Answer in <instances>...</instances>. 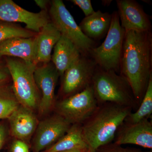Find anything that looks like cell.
I'll list each match as a JSON object with an SVG mask.
<instances>
[{
	"label": "cell",
	"mask_w": 152,
	"mask_h": 152,
	"mask_svg": "<svg viewBox=\"0 0 152 152\" xmlns=\"http://www.w3.org/2000/svg\"><path fill=\"white\" fill-rule=\"evenodd\" d=\"M151 31H125L120 74L127 80L140 106L152 74Z\"/></svg>",
	"instance_id": "6da1fadb"
},
{
	"label": "cell",
	"mask_w": 152,
	"mask_h": 152,
	"mask_svg": "<svg viewBox=\"0 0 152 152\" xmlns=\"http://www.w3.org/2000/svg\"><path fill=\"white\" fill-rule=\"evenodd\" d=\"M133 109L111 103L99 105L82 124V133L90 152L111 143Z\"/></svg>",
	"instance_id": "7a4b0ae2"
},
{
	"label": "cell",
	"mask_w": 152,
	"mask_h": 152,
	"mask_svg": "<svg viewBox=\"0 0 152 152\" xmlns=\"http://www.w3.org/2000/svg\"><path fill=\"white\" fill-rule=\"evenodd\" d=\"M91 85L99 105L111 103L133 110L139 107L130 85L120 74L97 66Z\"/></svg>",
	"instance_id": "3957f363"
},
{
	"label": "cell",
	"mask_w": 152,
	"mask_h": 152,
	"mask_svg": "<svg viewBox=\"0 0 152 152\" xmlns=\"http://www.w3.org/2000/svg\"><path fill=\"white\" fill-rule=\"evenodd\" d=\"M6 61L12 80V89L19 103L32 110L36 109L40 102L39 90L34 77L37 65L12 57H7Z\"/></svg>",
	"instance_id": "277c9868"
},
{
	"label": "cell",
	"mask_w": 152,
	"mask_h": 152,
	"mask_svg": "<svg viewBox=\"0 0 152 152\" xmlns=\"http://www.w3.org/2000/svg\"><path fill=\"white\" fill-rule=\"evenodd\" d=\"M125 33V30L120 24L118 12H114L105 39L99 46L91 49L88 56L101 69L120 74Z\"/></svg>",
	"instance_id": "5b68a950"
},
{
	"label": "cell",
	"mask_w": 152,
	"mask_h": 152,
	"mask_svg": "<svg viewBox=\"0 0 152 152\" xmlns=\"http://www.w3.org/2000/svg\"><path fill=\"white\" fill-rule=\"evenodd\" d=\"M49 15L50 22L61 35L70 40L81 55L88 56L90 50L95 47V41L83 33L62 1H52Z\"/></svg>",
	"instance_id": "8992f818"
},
{
	"label": "cell",
	"mask_w": 152,
	"mask_h": 152,
	"mask_svg": "<svg viewBox=\"0 0 152 152\" xmlns=\"http://www.w3.org/2000/svg\"><path fill=\"white\" fill-rule=\"evenodd\" d=\"M99 105L91 85L80 92L64 98L56 104V108L57 114L71 124H82Z\"/></svg>",
	"instance_id": "52a82bcc"
},
{
	"label": "cell",
	"mask_w": 152,
	"mask_h": 152,
	"mask_svg": "<svg viewBox=\"0 0 152 152\" xmlns=\"http://www.w3.org/2000/svg\"><path fill=\"white\" fill-rule=\"evenodd\" d=\"M97 65L88 56L81 55L63 75L62 93L64 98L82 91L92 84Z\"/></svg>",
	"instance_id": "ba28073f"
},
{
	"label": "cell",
	"mask_w": 152,
	"mask_h": 152,
	"mask_svg": "<svg viewBox=\"0 0 152 152\" xmlns=\"http://www.w3.org/2000/svg\"><path fill=\"white\" fill-rule=\"evenodd\" d=\"M0 21L23 23L26 29L39 33L50 20L46 11L32 12L21 7L12 0H0Z\"/></svg>",
	"instance_id": "9c48e42d"
},
{
	"label": "cell",
	"mask_w": 152,
	"mask_h": 152,
	"mask_svg": "<svg viewBox=\"0 0 152 152\" xmlns=\"http://www.w3.org/2000/svg\"><path fill=\"white\" fill-rule=\"evenodd\" d=\"M60 75L53 64L48 63L40 66H37L34 77L42 97L38 108L41 115L48 113L54 105L55 91Z\"/></svg>",
	"instance_id": "30bf717a"
},
{
	"label": "cell",
	"mask_w": 152,
	"mask_h": 152,
	"mask_svg": "<svg viewBox=\"0 0 152 152\" xmlns=\"http://www.w3.org/2000/svg\"><path fill=\"white\" fill-rule=\"evenodd\" d=\"M72 124L57 114L42 121L36 129L33 145L34 152H40L55 144L69 130Z\"/></svg>",
	"instance_id": "8fae6325"
},
{
	"label": "cell",
	"mask_w": 152,
	"mask_h": 152,
	"mask_svg": "<svg viewBox=\"0 0 152 152\" xmlns=\"http://www.w3.org/2000/svg\"><path fill=\"white\" fill-rule=\"evenodd\" d=\"M115 144L137 145L146 148H152V123L145 118L134 124L124 122L115 138Z\"/></svg>",
	"instance_id": "7c38bea8"
},
{
	"label": "cell",
	"mask_w": 152,
	"mask_h": 152,
	"mask_svg": "<svg viewBox=\"0 0 152 152\" xmlns=\"http://www.w3.org/2000/svg\"><path fill=\"white\" fill-rule=\"evenodd\" d=\"M116 2L121 26L125 31H151V21L138 3L133 0H118Z\"/></svg>",
	"instance_id": "4fadbf2b"
},
{
	"label": "cell",
	"mask_w": 152,
	"mask_h": 152,
	"mask_svg": "<svg viewBox=\"0 0 152 152\" xmlns=\"http://www.w3.org/2000/svg\"><path fill=\"white\" fill-rule=\"evenodd\" d=\"M36 47V36L10 38L0 42V57L6 56L34 63Z\"/></svg>",
	"instance_id": "5bb4252c"
},
{
	"label": "cell",
	"mask_w": 152,
	"mask_h": 152,
	"mask_svg": "<svg viewBox=\"0 0 152 152\" xmlns=\"http://www.w3.org/2000/svg\"><path fill=\"white\" fill-rule=\"evenodd\" d=\"M61 34L54 25L50 22L41 29L36 36V47L34 64H43L50 63L51 60L52 52Z\"/></svg>",
	"instance_id": "9a60e30c"
},
{
	"label": "cell",
	"mask_w": 152,
	"mask_h": 152,
	"mask_svg": "<svg viewBox=\"0 0 152 152\" xmlns=\"http://www.w3.org/2000/svg\"><path fill=\"white\" fill-rule=\"evenodd\" d=\"M11 132L20 140L28 139L37 126V121L31 109L21 105L8 118Z\"/></svg>",
	"instance_id": "2e32d148"
},
{
	"label": "cell",
	"mask_w": 152,
	"mask_h": 152,
	"mask_svg": "<svg viewBox=\"0 0 152 152\" xmlns=\"http://www.w3.org/2000/svg\"><path fill=\"white\" fill-rule=\"evenodd\" d=\"M81 55L78 49L70 40L61 36L54 48L51 61L60 76H63L67 69Z\"/></svg>",
	"instance_id": "e0dca14e"
},
{
	"label": "cell",
	"mask_w": 152,
	"mask_h": 152,
	"mask_svg": "<svg viewBox=\"0 0 152 152\" xmlns=\"http://www.w3.org/2000/svg\"><path fill=\"white\" fill-rule=\"evenodd\" d=\"M111 19L112 15L99 10L86 17L79 26L88 38L92 40L99 39L107 33Z\"/></svg>",
	"instance_id": "ac0fdd59"
},
{
	"label": "cell",
	"mask_w": 152,
	"mask_h": 152,
	"mask_svg": "<svg viewBox=\"0 0 152 152\" xmlns=\"http://www.w3.org/2000/svg\"><path fill=\"white\" fill-rule=\"evenodd\" d=\"M75 149H88L83 137L80 124L72 125L65 134L45 152H60Z\"/></svg>",
	"instance_id": "d6986e66"
},
{
	"label": "cell",
	"mask_w": 152,
	"mask_h": 152,
	"mask_svg": "<svg viewBox=\"0 0 152 152\" xmlns=\"http://www.w3.org/2000/svg\"><path fill=\"white\" fill-rule=\"evenodd\" d=\"M152 113V75L143 98L136 112H132L124 121L125 122L134 124L145 118H149Z\"/></svg>",
	"instance_id": "ffe728a7"
},
{
	"label": "cell",
	"mask_w": 152,
	"mask_h": 152,
	"mask_svg": "<svg viewBox=\"0 0 152 152\" xmlns=\"http://www.w3.org/2000/svg\"><path fill=\"white\" fill-rule=\"evenodd\" d=\"M0 83V119L8 118L19 107V102L12 88Z\"/></svg>",
	"instance_id": "44dd1931"
},
{
	"label": "cell",
	"mask_w": 152,
	"mask_h": 152,
	"mask_svg": "<svg viewBox=\"0 0 152 152\" xmlns=\"http://www.w3.org/2000/svg\"><path fill=\"white\" fill-rule=\"evenodd\" d=\"M36 35V33L13 23L0 21V42L12 38H28Z\"/></svg>",
	"instance_id": "7402d4cb"
},
{
	"label": "cell",
	"mask_w": 152,
	"mask_h": 152,
	"mask_svg": "<svg viewBox=\"0 0 152 152\" xmlns=\"http://www.w3.org/2000/svg\"><path fill=\"white\" fill-rule=\"evenodd\" d=\"M141 151L135 149L124 148L121 145L114 143L107 144L98 148L95 152H141Z\"/></svg>",
	"instance_id": "603a6c76"
},
{
	"label": "cell",
	"mask_w": 152,
	"mask_h": 152,
	"mask_svg": "<svg viewBox=\"0 0 152 152\" xmlns=\"http://www.w3.org/2000/svg\"><path fill=\"white\" fill-rule=\"evenodd\" d=\"M71 1L81 9L86 17L92 15L95 12L91 0H72Z\"/></svg>",
	"instance_id": "cb8c5ba5"
},
{
	"label": "cell",
	"mask_w": 152,
	"mask_h": 152,
	"mask_svg": "<svg viewBox=\"0 0 152 152\" xmlns=\"http://www.w3.org/2000/svg\"><path fill=\"white\" fill-rule=\"evenodd\" d=\"M12 152H29L27 144L21 140H17L12 147Z\"/></svg>",
	"instance_id": "d4e9b609"
},
{
	"label": "cell",
	"mask_w": 152,
	"mask_h": 152,
	"mask_svg": "<svg viewBox=\"0 0 152 152\" xmlns=\"http://www.w3.org/2000/svg\"><path fill=\"white\" fill-rule=\"evenodd\" d=\"M10 75V73L7 67L0 65V83L6 82Z\"/></svg>",
	"instance_id": "484cf974"
},
{
	"label": "cell",
	"mask_w": 152,
	"mask_h": 152,
	"mask_svg": "<svg viewBox=\"0 0 152 152\" xmlns=\"http://www.w3.org/2000/svg\"><path fill=\"white\" fill-rule=\"evenodd\" d=\"M6 137L5 128L3 125H0V150L1 148Z\"/></svg>",
	"instance_id": "4316f807"
},
{
	"label": "cell",
	"mask_w": 152,
	"mask_h": 152,
	"mask_svg": "<svg viewBox=\"0 0 152 152\" xmlns=\"http://www.w3.org/2000/svg\"><path fill=\"white\" fill-rule=\"evenodd\" d=\"M35 2L42 10L46 11L47 6L49 2L46 0H35Z\"/></svg>",
	"instance_id": "83f0119b"
},
{
	"label": "cell",
	"mask_w": 152,
	"mask_h": 152,
	"mask_svg": "<svg viewBox=\"0 0 152 152\" xmlns=\"http://www.w3.org/2000/svg\"><path fill=\"white\" fill-rule=\"evenodd\" d=\"M60 152H90L88 149H75Z\"/></svg>",
	"instance_id": "f1b7e54d"
},
{
	"label": "cell",
	"mask_w": 152,
	"mask_h": 152,
	"mask_svg": "<svg viewBox=\"0 0 152 152\" xmlns=\"http://www.w3.org/2000/svg\"><path fill=\"white\" fill-rule=\"evenodd\" d=\"M145 152H152V151Z\"/></svg>",
	"instance_id": "f546056e"
}]
</instances>
